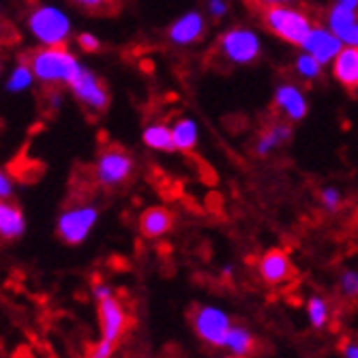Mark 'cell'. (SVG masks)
<instances>
[{"instance_id":"19","label":"cell","mask_w":358,"mask_h":358,"mask_svg":"<svg viewBox=\"0 0 358 358\" xmlns=\"http://www.w3.org/2000/svg\"><path fill=\"white\" fill-rule=\"evenodd\" d=\"M144 142H146V146L157 148V150H174L176 148L172 131H170L168 127H164V124L148 127L146 131H144Z\"/></svg>"},{"instance_id":"20","label":"cell","mask_w":358,"mask_h":358,"mask_svg":"<svg viewBox=\"0 0 358 358\" xmlns=\"http://www.w3.org/2000/svg\"><path fill=\"white\" fill-rule=\"evenodd\" d=\"M172 136H174V144L180 150H191L195 146V140H198V131H195V124L189 118H182L174 124L172 129Z\"/></svg>"},{"instance_id":"15","label":"cell","mask_w":358,"mask_h":358,"mask_svg":"<svg viewBox=\"0 0 358 358\" xmlns=\"http://www.w3.org/2000/svg\"><path fill=\"white\" fill-rule=\"evenodd\" d=\"M335 78L345 86V88H358V48L348 45L335 56Z\"/></svg>"},{"instance_id":"28","label":"cell","mask_w":358,"mask_h":358,"mask_svg":"<svg viewBox=\"0 0 358 358\" xmlns=\"http://www.w3.org/2000/svg\"><path fill=\"white\" fill-rule=\"evenodd\" d=\"M78 43L84 52H96L101 48L99 39H96L94 35H90V32H82V35L78 37Z\"/></svg>"},{"instance_id":"7","label":"cell","mask_w":358,"mask_h":358,"mask_svg":"<svg viewBox=\"0 0 358 358\" xmlns=\"http://www.w3.org/2000/svg\"><path fill=\"white\" fill-rule=\"evenodd\" d=\"M69 86H71L73 94L78 96V101L84 103L90 110L103 112L110 106V92L106 88V84L96 78L92 71H88L86 67L78 69V73L73 76Z\"/></svg>"},{"instance_id":"37","label":"cell","mask_w":358,"mask_h":358,"mask_svg":"<svg viewBox=\"0 0 358 358\" xmlns=\"http://www.w3.org/2000/svg\"><path fill=\"white\" fill-rule=\"evenodd\" d=\"M0 30H3V28H0Z\"/></svg>"},{"instance_id":"21","label":"cell","mask_w":358,"mask_h":358,"mask_svg":"<svg viewBox=\"0 0 358 358\" xmlns=\"http://www.w3.org/2000/svg\"><path fill=\"white\" fill-rule=\"evenodd\" d=\"M329 303L320 299V296H311L309 303H307V317L311 322V327L313 329H324L327 327V322H329Z\"/></svg>"},{"instance_id":"33","label":"cell","mask_w":358,"mask_h":358,"mask_svg":"<svg viewBox=\"0 0 358 358\" xmlns=\"http://www.w3.org/2000/svg\"><path fill=\"white\" fill-rule=\"evenodd\" d=\"M335 5L343 7V9H350V11H358V0H335Z\"/></svg>"},{"instance_id":"34","label":"cell","mask_w":358,"mask_h":358,"mask_svg":"<svg viewBox=\"0 0 358 358\" xmlns=\"http://www.w3.org/2000/svg\"><path fill=\"white\" fill-rule=\"evenodd\" d=\"M343 356L345 358H358V343H345Z\"/></svg>"},{"instance_id":"11","label":"cell","mask_w":358,"mask_h":358,"mask_svg":"<svg viewBox=\"0 0 358 358\" xmlns=\"http://www.w3.org/2000/svg\"><path fill=\"white\" fill-rule=\"evenodd\" d=\"M303 48H305L311 56H315L320 64H327V62L335 60V56L343 50V48H341V39L335 35L333 30L329 32V30L315 28V26H313V30L309 32V37H307V41H305Z\"/></svg>"},{"instance_id":"31","label":"cell","mask_w":358,"mask_h":358,"mask_svg":"<svg viewBox=\"0 0 358 358\" xmlns=\"http://www.w3.org/2000/svg\"><path fill=\"white\" fill-rule=\"evenodd\" d=\"M13 191V185H11V178L7 176L5 170H0V200H7Z\"/></svg>"},{"instance_id":"18","label":"cell","mask_w":358,"mask_h":358,"mask_svg":"<svg viewBox=\"0 0 358 358\" xmlns=\"http://www.w3.org/2000/svg\"><path fill=\"white\" fill-rule=\"evenodd\" d=\"M223 348L230 352L232 356L247 358L255 350V337L245 327H232L230 333H227V339H225Z\"/></svg>"},{"instance_id":"25","label":"cell","mask_w":358,"mask_h":358,"mask_svg":"<svg viewBox=\"0 0 358 358\" xmlns=\"http://www.w3.org/2000/svg\"><path fill=\"white\" fill-rule=\"evenodd\" d=\"M296 69H299V73H301L303 78L313 80V78H317V76H320V62H317V58H315V56H311V54H303V56L296 60Z\"/></svg>"},{"instance_id":"22","label":"cell","mask_w":358,"mask_h":358,"mask_svg":"<svg viewBox=\"0 0 358 358\" xmlns=\"http://www.w3.org/2000/svg\"><path fill=\"white\" fill-rule=\"evenodd\" d=\"M289 136V129L287 127H281V124H273L271 129H266L264 136L259 138V144H257V152L259 155H266L271 148H275L281 140H285Z\"/></svg>"},{"instance_id":"36","label":"cell","mask_w":358,"mask_h":358,"mask_svg":"<svg viewBox=\"0 0 358 358\" xmlns=\"http://www.w3.org/2000/svg\"><path fill=\"white\" fill-rule=\"evenodd\" d=\"M225 358H241V356H232V354H230V356H225Z\"/></svg>"},{"instance_id":"24","label":"cell","mask_w":358,"mask_h":358,"mask_svg":"<svg viewBox=\"0 0 358 358\" xmlns=\"http://www.w3.org/2000/svg\"><path fill=\"white\" fill-rule=\"evenodd\" d=\"M73 3L96 15H114L120 9V0H73Z\"/></svg>"},{"instance_id":"4","label":"cell","mask_w":358,"mask_h":358,"mask_svg":"<svg viewBox=\"0 0 358 358\" xmlns=\"http://www.w3.org/2000/svg\"><path fill=\"white\" fill-rule=\"evenodd\" d=\"M28 26L35 32V37L45 45H64L71 32L69 17L56 7H45V5L37 7L30 13Z\"/></svg>"},{"instance_id":"29","label":"cell","mask_w":358,"mask_h":358,"mask_svg":"<svg viewBox=\"0 0 358 358\" xmlns=\"http://www.w3.org/2000/svg\"><path fill=\"white\" fill-rule=\"evenodd\" d=\"M322 202L327 204L331 210H335V208L339 206L341 198H339V193H337L335 189H327V191H322Z\"/></svg>"},{"instance_id":"13","label":"cell","mask_w":358,"mask_h":358,"mask_svg":"<svg viewBox=\"0 0 358 358\" xmlns=\"http://www.w3.org/2000/svg\"><path fill=\"white\" fill-rule=\"evenodd\" d=\"M174 217L168 208L164 206H152L142 213L140 217V232L146 238H161L172 230Z\"/></svg>"},{"instance_id":"6","label":"cell","mask_w":358,"mask_h":358,"mask_svg":"<svg viewBox=\"0 0 358 358\" xmlns=\"http://www.w3.org/2000/svg\"><path fill=\"white\" fill-rule=\"evenodd\" d=\"M217 50L221 58L230 60L234 64H245L257 58L259 54V41L247 28H232L221 35Z\"/></svg>"},{"instance_id":"1","label":"cell","mask_w":358,"mask_h":358,"mask_svg":"<svg viewBox=\"0 0 358 358\" xmlns=\"http://www.w3.org/2000/svg\"><path fill=\"white\" fill-rule=\"evenodd\" d=\"M245 3L259 15L271 32L292 45L303 48L313 30V20L301 9L285 7L281 3H266V0H245Z\"/></svg>"},{"instance_id":"8","label":"cell","mask_w":358,"mask_h":358,"mask_svg":"<svg viewBox=\"0 0 358 358\" xmlns=\"http://www.w3.org/2000/svg\"><path fill=\"white\" fill-rule=\"evenodd\" d=\"M96 217L99 215H96L92 206H78L73 210L62 213L58 219V236L67 245L84 243L96 223Z\"/></svg>"},{"instance_id":"2","label":"cell","mask_w":358,"mask_h":358,"mask_svg":"<svg viewBox=\"0 0 358 358\" xmlns=\"http://www.w3.org/2000/svg\"><path fill=\"white\" fill-rule=\"evenodd\" d=\"M28 54L30 56H26L24 60L30 64L35 78L45 86L69 84L80 69V62L76 60V56L69 54V50H64L62 45H48Z\"/></svg>"},{"instance_id":"27","label":"cell","mask_w":358,"mask_h":358,"mask_svg":"<svg viewBox=\"0 0 358 358\" xmlns=\"http://www.w3.org/2000/svg\"><path fill=\"white\" fill-rule=\"evenodd\" d=\"M114 348H116L114 343L99 339V343H94V345L90 348V352H88V358H112V354H114Z\"/></svg>"},{"instance_id":"9","label":"cell","mask_w":358,"mask_h":358,"mask_svg":"<svg viewBox=\"0 0 358 358\" xmlns=\"http://www.w3.org/2000/svg\"><path fill=\"white\" fill-rule=\"evenodd\" d=\"M99 327H101V339L110 343H118L127 329V311L122 303L116 296H108L99 301Z\"/></svg>"},{"instance_id":"32","label":"cell","mask_w":358,"mask_h":358,"mask_svg":"<svg viewBox=\"0 0 358 358\" xmlns=\"http://www.w3.org/2000/svg\"><path fill=\"white\" fill-rule=\"evenodd\" d=\"M225 11H227L225 0H210V13H213L215 17H221Z\"/></svg>"},{"instance_id":"30","label":"cell","mask_w":358,"mask_h":358,"mask_svg":"<svg viewBox=\"0 0 358 358\" xmlns=\"http://www.w3.org/2000/svg\"><path fill=\"white\" fill-rule=\"evenodd\" d=\"M92 294H94L96 301H103V299H108V296H114V289H112L108 283H99V281H96V283L92 285Z\"/></svg>"},{"instance_id":"26","label":"cell","mask_w":358,"mask_h":358,"mask_svg":"<svg viewBox=\"0 0 358 358\" xmlns=\"http://www.w3.org/2000/svg\"><path fill=\"white\" fill-rule=\"evenodd\" d=\"M341 292L348 299H356L358 296V271H345L341 275Z\"/></svg>"},{"instance_id":"23","label":"cell","mask_w":358,"mask_h":358,"mask_svg":"<svg viewBox=\"0 0 358 358\" xmlns=\"http://www.w3.org/2000/svg\"><path fill=\"white\" fill-rule=\"evenodd\" d=\"M32 69H30V64L26 62V60H22L17 67H15V71L11 73V78H9V82H7V88L11 90V92H20V90H24V88H28L30 86V82H32Z\"/></svg>"},{"instance_id":"16","label":"cell","mask_w":358,"mask_h":358,"mask_svg":"<svg viewBox=\"0 0 358 358\" xmlns=\"http://www.w3.org/2000/svg\"><path fill=\"white\" fill-rule=\"evenodd\" d=\"M275 103L285 112L287 118L292 120H301L307 114V103H305V96L294 88V86H281L277 90L275 96Z\"/></svg>"},{"instance_id":"3","label":"cell","mask_w":358,"mask_h":358,"mask_svg":"<svg viewBox=\"0 0 358 358\" xmlns=\"http://www.w3.org/2000/svg\"><path fill=\"white\" fill-rule=\"evenodd\" d=\"M191 324L195 335L210 348H223L227 333L234 327L230 315L215 305H202L195 309V313L191 315Z\"/></svg>"},{"instance_id":"35","label":"cell","mask_w":358,"mask_h":358,"mask_svg":"<svg viewBox=\"0 0 358 358\" xmlns=\"http://www.w3.org/2000/svg\"><path fill=\"white\" fill-rule=\"evenodd\" d=\"M266 3H287V0H266Z\"/></svg>"},{"instance_id":"17","label":"cell","mask_w":358,"mask_h":358,"mask_svg":"<svg viewBox=\"0 0 358 358\" xmlns=\"http://www.w3.org/2000/svg\"><path fill=\"white\" fill-rule=\"evenodd\" d=\"M202 30H204V24H202V17L198 13H189L185 17H180L172 28H170V39L174 43H191L195 39H200L202 35Z\"/></svg>"},{"instance_id":"5","label":"cell","mask_w":358,"mask_h":358,"mask_svg":"<svg viewBox=\"0 0 358 358\" xmlns=\"http://www.w3.org/2000/svg\"><path fill=\"white\" fill-rule=\"evenodd\" d=\"M134 172V161L122 146L110 144L99 152V161H96L94 176L103 187H118L122 185Z\"/></svg>"},{"instance_id":"10","label":"cell","mask_w":358,"mask_h":358,"mask_svg":"<svg viewBox=\"0 0 358 358\" xmlns=\"http://www.w3.org/2000/svg\"><path fill=\"white\" fill-rule=\"evenodd\" d=\"M259 277L268 285H279L292 279L294 275V266L289 262V255L283 249H271L266 251L257 262Z\"/></svg>"},{"instance_id":"14","label":"cell","mask_w":358,"mask_h":358,"mask_svg":"<svg viewBox=\"0 0 358 358\" xmlns=\"http://www.w3.org/2000/svg\"><path fill=\"white\" fill-rule=\"evenodd\" d=\"M26 232V219L17 204L0 200V238L15 241Z\"/></svg>"},{"instance_id":"12","label":"cell","mask_w":358,"mask_h":358,"mask_svg":"<svg viewBox=\"0 0 358 358\" xmlns=\"http://www.w3.org/2000/svg\"><path fill=\"white\" fill-rule=\"evenodd\" d=\"M329 26L343 43L358 48V17L354 11L335 5L329 11Z\"/></svg>"}]
</instances>
